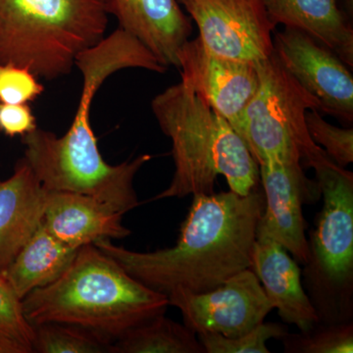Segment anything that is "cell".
Segmentation results:
<instances>
[{
  "label": "cell",
  "mask_w": 353,
  "mask_h": 353,
  "mask_svg": "<svg viewBox=\"0 0 353 353\" xmlns=\"http://www.w3.org/2000/svg\"><path fill=\"white\" fill-rule=\"evenodd\" d=\"M176 245L139 252L94 243L132 278L168 297L176 290L201 294L250 268L257 226L265 206L260 187L248 196L236 192L194 194Z\"/></svg>",
  "instance_id": "6da1fadb"
},
{
  "label": "cell",
  "mask_w": 353,
  "mask_h": 353,
  "mask_svg": "<svg viewBox=\"0 0 353 353\" xmlns=\"http://www.w3.org/2000/svg\"><path fill=\"white\" fill-rule=\"evenodd\" d=\"M32 327L63 323L111 343L138 325L164 314L168 297L145 287L94 245L83 246L52 284L22 299Z\"/></svg>",
  "instance_id": "7a4b0ae2"
},
{
  "label": "cell",
  "mask_w": 353,
  "mask_h": 353,
  "mask_svg": "<svg viewBox=\"0 0 353 353\" xmlns=\"http://www.w3.org/2000/svg\"><path fill=\"white\" fill-rule=\"evenodd\" d=\"M152 109L175 164L170 185L153 201L213 194L219 175L240 196L259 187V165L245 139L199 95L176 83L153 99Z\"/></svg>",
  "instance_id": "3957f363"
},
{
  "label": "cell",
  "mask_w": 353,
  "mask_h": 353,
  "mask_svg": "<svg viewBox=\"0 0 353 353\" xmlns=\"http://www.w3.org/2000/svg\"><path fill=\"white\" fill-rule=\"evenodd\" d=\"M109 14L108 0H0V63L48 81L68 75L105 37Z\"/></svg>",
  "instance_id": "277c9868"
},
{
  "label": "cell",
  "mask_w": 353,
  "mask_h": 353,
  "mask_svg": "<svg viewBox=\"0 0 353 353\" xmlns=\"http://www.w3.org/2000/svg\"><path fill=\"white\" fill-rule=\"evenodd\" d=\"M323 208L303 265L304 290L319 323L352 321L353 314V174L325 155L311 163Z\"/></svg>",
  "instance_id": "5b68a950"
},
{
  "label": "cell",
  "mask_w": 353,
  "mask_h": 353,
  "mask_svg": "<svg viewBox=\"0 0 353 353\" xmlns=\"http://www.w3.org/2000/svg\"><path fill=\"white\" fill-rule=\"evenodd\" d=\"M255 64L259 87L243 114L241 137L259 165L277 159L310 166L327 154L310 138L305 123L306 111L319 112V102L274 53Z\"/></svg>",
  "instance_id": "8992f818"
},
{
  "label": "cell",
  "mask_w": 353,
  "mask_h": 353,
  "mask_svg": "<svg viewBox=\"0 0 353 353\" xmlns=\"http://www.w3.org/2000/svg\"><path fill=\"white\" fill-rule=\"evenodd\" d=\"M25 159L43 187L50 192H75L94 197L125 214L138 208L134 179L152 157L110 165L99 145H80L37 128L22 137Z\"/></svg>",
  "instance_id": "52a82bcc"
},
{
  "label": "cell",
  "mask_w": 353,
  "mask_h": 353,
  "mask_svg": "<svg viewBox=\"0 0 353 353\" xmlns=\"http://www.w3.org/2000/svg\"><path fill=\"white\" fill-rule=\"evenodd\" d=\"M199 28V38L213 54L257 63L271 57L276 26L262 0H176Z\"/></svg>",
  "instance_id": "ba28073f"
},
{
  "label": "cell",
  "mask_w": 353,
  "mask_h": 353,
  "mask_svg": "<svg viewBox=\"0 0 353 353\" xmlns=\"http://www.w3.org/2000/svg\"><path fill=\"white\" fill-rule=\"evenodd\" d=\"M169 305L183 315V324L197 334H219L238 338L264 322L274 310L259 278L250 268L228 279L224 284L201 294L176 290Z\"/></svg>",
  "instance_id": "9c48e42d"
},
{
  "label": "cell",
  "mask_w": 353,
  "mask_h": 353,
  "mask_svg": "<svg viewBox=\"0 0 353 353\" xmlns=\"http://www.w3.org/2000/svg\"><path fill=\"white\" fill-rule=\"evenodd\" d=\"M274 55L319 102V113L353 122V77L340 57L309 34L285 27L273 39Z\"/></svg>",
  "instance_id": "30bf717a"
},
{
  "label": "cell",
  "mask_w": 353,
  "mask_h": 353,
  "mask_svg": "<svg viewBox=\"0 0 353 353\" xmlns=\"http://www.w3.org/2000/svg\"><path fill=\"white\" fill-rule=\"evenodd\" d=\"M178 60L181 83L222 115L241 137L243 114L259 87L256 64L213 54L199 37L183 44Z\"/></svg>",
  "instance_id": "8fae6325"
},
{
  "label": "cell",
  "mask_w": 353,
  "mask_h": 353,
  "mask_svg": "<svg viewBox=\"0 0 353 353\" xmlns=\"http://www.w3.org/2000/svg\"><path fill=\"white\" fill-rule=\"evenodd\" d=\"M260 183L265 197L256 238H268L283 246L305 265L309 243L303 213L304 199L312 196L314 183L304 174L303 165L268 159L259 165Z\"/></svg>",
  "instance_id": "7c38bea8"
},
{
  "label": "cell",
  "mask_w": 353,
  "mask_h": 353,
  "mask_svg": "<svg viewBox=\"0 0 353 353\" xmlns=\"http://www.w3.org/2000/svg\"><path fill=\"white\" fill-rule=\"evenodd\" d=\"M119 28L145 44L165 67L179 68L178 54L192 32L176 0H108Z\"/></svg>",
  "instance_id": "4fadbf2b"
},
{
  "label": "cell",
  "mask_w": 353,
  "mask_h": 353,
  "mask_svg": "<svg viewBox=\"0 0 353 353\" xmlns=\"http://www.w3.org/2000/svg\"><path fill=\"white\" fill-rule=\"evenodd\" d=\"M122 213L94 197L46 190L43 224L55 238L76 250L131 234Z\"/></svg>",
  "instance_id": "5bb4252c"
},
{
  "label": "cell",
  "mask_w": 353,
  "mask_h": 353,
  "mask_svg": "<svg viewBox=\"0 0 353 353\" xmlns=\"http://www.w3.org/2000/svg\"><path fill=\"white\" fill-rule=\"evenodd\" d=\"M250 270L259 278L265 294L281 319L304 332L319 323L314 306L304 290L301 269L282 245L268 238H256Z\"/></svg>",
  "instance_id": "9a60e30c"
},
{
  "label": "cell",
  "mask_w": 353,
  "mask_h": 353,
  "mask_svg": "<svg viewBox=\"0 0 353 353\" xmlns=\"http://www.w3.org/2000/svg\"><path fill=\"white\" fill-rule=\"evenodd\" d=\"M46 190L25 158L0 181V273L10 266L43 223Z\"/></svg>",
  "instance_id": "2e32d148"
},
{
  "label": "cell",
  "mask_w": 353,
  "mask_h": 353,
  "mask_svg": "<svg viewBox=\"0 0 353 353\" xmlns=\"http://www.w3.org/2000/svg\"><path fill=\"white\" fill-rule=\"evenodd\" d=\"M274 25L294 28L336 53L353 67L352 0H262Z\"/></svg>",
  "instance_id": "e0dca14e"
},
{
  "label": "cell",
  "mask_w": 353,
  "mask_h": 353,
  "mask_svg": "<svg viewBox=\"0 0 353 353\" xmlns=\"http://www.w3.org/2000/svg\"><path fill=\"white\" fill-rule=\"evenodd\" d=\"M79 250L55 238L41 223L3 276L20 299L61 277Z\"/></svg>",
  "instance_id": "ac0fdd59"
},
{
  "label": "cell",
  "mask_w": 353,
  "mask_h": 353,
  "mask_svg": "<svg viewBox=\"0 0 353 353\" xmlns=\"http://www.w3.org/2000/svg\"><path fill=\"white\" fill-rule=\"evenodd\" d=\"M113 353H205V350L194 332L160 314L114 341Z\"/></svg>",
  "instance_id": "d6986e66"
},
{
  "label": "cell",
  "mask_w": 353,
  "mask_h": 353,
  "mask_svg": "<svg viewBox=\"0 0 353 353\" xmlns=\"http://www.w3.org/2000/svg\"><path fill=\"white\" fill-rule=\"evenodd\" d=\"M34 352L113 353V343L73 325L43 323L34 326Z\"/></svg>",
  "instance_id": "ffe728a7"
},
{
  "label": "cell",
  "mask_w": 353,
  "mask_h": 353,
  "mask_svg": "<svg viewBox=\"0 0 353 353\" xmlns=\"http://www.w3.org/2000/svg\"><path fill=\"white\" fill-rule=\"evenodd\" d=\"M280 340L288 353H352L353 324L317 323L307 331L285 334Z\"/></svg>",
  "instance_id": "44dd1931"
},
{
  "label": "cell",
  "mask_w": 353,
  "mask_h": 353,
  "mask_svg": "<svg viewBox=\"0 0 353 353\" xmlns=\"http://www.w3.org/2000/svg\"><path fill=\"white\" fill-rule=\"evenodd\" d=\"M288 334L279 323H261L256 328L238 338H227L219 334H197L205 353H269L266 343Z\"/></svg>",
  "instance_id": "7402d4cb"
},
{
  "label": "cell",
  "mask_w": 353,
  "mask_h": 353,
  "mask_svg": "<svg viewBox=\"0 0 353 353\" xmlns=\"http://www.w3.org/2000/svg\"><path fill=\"white\" fill-rule=\"evenodd\" d=\"M309 136L341 168L353 162V129L339 128L323 119L317 110L305 113Z\"/></svg>",
  "instance_id": "603a6c76"
},
{
  "label": "cell",
  "mask_w": 353,
  "mask_h": 353,
  "mask_svg": "<svg viewBox=\"0 0 353 353\" xmlns=\"http://www.w3.org/2000/svg\"><path fill=\"white\" fill-rule=\"evenodd\" d=\"M26 67L0 63V103L28 104L43 94V85Z\"/></svg>",
  "instance_id": "cb8c5ba5"
},
{
  "label": "cell",
  "mask_w": 353,
  "mask_h": 353,
  "mask_svg": "<svg viewBox=\"0 0 353 353\" xmlns=\"http://www.w3.org/2000/svg\"><path fill=\"white\" fill-rule=\"evenodd\" d=\"M0 332L12 336L32 350L34 327L26 319L22 299L16 294L2 273H0Z\"/></svg>",
  "instance_id": "d4e9b609"
},
{
  "label": "cell",
  "mask_w": 353,
  "mask_h": 353,
  "mask_svg": "<svg viewBox=\"0 0 353 353\" xmlns=\"http://www.w3.org/2000/svg\"><path fill=\"white\" fill-rule=\"evenodd\" d=\"M37 128L36 117L28 104L0 103V132L6 136L22 138Z\"/></svg>",
  "instance_id": "484cf974"
},
{
  "label": "cell",
  "mask_w": 353,
  "mask_h": 353,
  "mask_svg": "<svg viewBox=\"0 0 353 353\" xmlns=\"http://www.w3.org/2000/svg\"><path fill=\"white\" fill-rule=\"evenodd\" d=\"M32 350L12 336L0 332V353H32Z\"/></svg>",
  "instance_id": "4316f807"
}]
</instances>
